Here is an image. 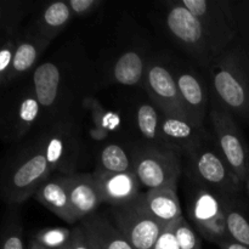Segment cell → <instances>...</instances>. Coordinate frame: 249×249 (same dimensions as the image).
I'll return each instance as SVG.
<instances>
[{
    "instance_id": "obj_1",
    "label": "cell",
    "mask_w": 249,
    "mask_h": 249,
    "mask_svg": "<svg viewBox=\"0 0 249 249\" xmlns=\"http://www.w3.org/2000/svg\"><path fill=\"white\" fill-rule=\"evenodd\" d=\"M31 79L41 107L39 125L78 117L84 102L91 99L100 87L96 66L77 43L62 46L50 57L41 60Z\"/></svg>"
},
{
    "instance_id": "obj_2",
    "label": "cell",
    "mask_w": 249,
    "mask_h": 249,
    "mask_svg": "<svg viewBox=\"0 0 249 249\" xmlns=\"http://www.w3.org/2000/svg\"><path fill=\"white\" fill-rule=\"evenodd\" d=\"M211 99L249 124V16L237 38L206 70Z\"/></svg>"
},
{
    "instance_id": "obj_3",
    "label": "cell",
    "mask_w": 249,
    "mask_h": 249,
    "mask_svg": "<svg viewBox=\"0 0 249 249\" xmlns=\"http://www.w3.org/2000/svg\"><path fill=\"white\" fill-rule=\"evenodd\" d=\"M53 175L44 151L34 134L12 146L0 170V197L7 206H17L33 197Z\"/></svg>"
},
{
    "instance_id": "obj_4",
    "label": "cell",
    "mask_w": 249,
    "mask_h": 249,
    "mask_svg": "<svg viewBox=\"0 0 249 249\" xmlns=\"http://www.w3.org/2000/svg\"><path fill=\"white\" fill-rule=\"evenodd\" d=\"M41 107L34 92L31 75L0 90V140L17 145L39 125Z\"/></svg>"
},
{
    "instance_id": "obj_5",
    "label": "cell",
    "mask_w": 249,
    "mask_h": 249,
    "mask_svg": "<svg viewBox=\"0 0 249 249\" xmlns=\"http://www.w3.org/2000/svg\"><path fill=\"white\" fill-rule=\"evenodd\" d=\"M184 173L192 184L221 197L245 195L243 185L228 164L209 134L198 146L182 156Z\"/></svg>"
},
{
    "instance_id": "obj_6",
    "label": "cell",
    "mask_w": 249,
    "mask_h": 249,
    "mask_svg": "<svg viewBox=\"0 0 249 249\" xmlns=\"http://www.w3.org/2000/svg\"><path fill=\"white\" fill-rule=\"evenodd\" d=\"M32 134L38 139L53 174L78 173L85 148L78 117L49 122Z\"/></svg>"
},
{
    "instance_id": "obj_7",
    "label": "cell",
    "mask_w": 249,
    "mask_h": 249,
    "mask_svg": "<svg viewBox=\"0 0 249 249\" xmlns=\"http://www.w3.org/2000/svg\"><path fill=\"white\" fill-rule=\"evenodd\" d=\"M163 23L169 38L198 68L206 71L220 55L201 21L182 6L180 0L165 2Z\"/></svg>"
},
{
    "instance_id": "obj_8",
    "label": "cell",
    "mask_w": 249,
    "mask_h": 249,
    "mask_svg": "<svg viewBox=\"0 0 249 249\" xmlns=\"http://www.w3.org/2000/svg\"><path fill=\"white\" fill-rule=\"evenodd\" d=\"M134 173L141 186L148 190L177 187L184 173L182 155L163 146L131 143Z\"/></svg>"
},
{
    "instance_id": "obj_9",
    "label": "cell",
    "mask_w": 249,
    "mask_h": 249,
    "mask_svg": "<svg viewBox=\"0 0 249 249\" xmlns=\"http://www.w3.org/2000/svg\"><path fill=\"white\" fill-rule=\"evenodd\" d=\"M212 138L236 177L243 182L249 168V143L235 117L211 99L208 111Z\"/></svg>"
},
{
    "instance_id": "obj_10",
    "label": "cell",
    "mask_w": 249,
    "mask_h": 249,
    "mask_svg": "<svg viewBox=\"0 0 249 249\" xmlns=\"http://www.w3.org/2000/svg\"><path fill=\"white\" fill-rule=\"evenodd\" d=\"M189 223L201 237L214 245L231 240L226 228L224 197L191 182L187 196Z\"/></svg>"
},
{
    "instance_id": "obj_11",
    "label": "cell",
    "mask_w": 249,
    "mask_h": 249,
    "mask_svg": "<svg viewBox=\"0 0 249 249\" xmlns=\"http://www.w3.org/2000/svg\"><path fill=\"white\" fill-rule=\"evenodd\" d=\"M141 88L145 89L148 100L160 114L186 119L177 82L172 72V58L152 55L148 61Z\"/></svg>"
},
{
    "instance_id": "obj_12",
    "label": "cell",
    "mask_w": 249,
    "mask_h": 249,
    "mask_svg": "<svg viewBox=\"0 0 249 249\" xmlns=\"http://www.w3.org/2000/svg\"><path fill=\"white\" fill-rule=\"evenodd\" d=\"M172 72L177 82L186 119L198 128H204L211 106L208 82L197 68L189 63L174 62L172 60Z\"/></svg>"
},
{
    "instance_id": "obj_13",
    "label": "cell",
    "mask_w": 249,
    "mask_h": 249,
    "mask_svg": "<svg viewBox=\"0 0 249 249\" xmlns=\"http://www.w3.org/2000/svg\"><path fill=\"white\" fill-rule=\"evenodd\" d=\"M109 219L134 249H153L167 226L153 219L136 199L123 207H111Z\"/></svg>"
},
{
    "instance_id": "obj_14",
    "label": "cell",
    "mask_w": 249,
    "mask_h": 249,
    "mask_svg": "<svg viewBox=\"0 0 249 249\" xmlns=\"http://www.w3.org/2000/svg\"><path fill=\"white\" fill-rule=\"evenodd\" d=\"M50 44V40L39 36L28 26L21 27L17 32L14 60L5 87L31 75L41 62V56L48 50Z\"/></svg>"
},
{
    "instance_id": "obj_15",
    "label": "cell",
    "mask_w": 249,
    "mask_h": 249,
    "mask_svg": "<svg viewBox=\"0 0 249 249\" xmlns=\"http://www.w3.org/2000/svg\"><path fill=\"white\" fill-rule=\"evenodd\" d=\"M102 203L123 207L140 196L141 184L134 172L108 173L96 169L92 173Z\"/></svg>"
},
{
    "instance_id": "obj_16",
    "label": "cell",
    "mask_w": 249,
    "mask_h": 249,
    "mask_svg": "<svg viewBox=\"0 0 249 249\" xmlns=\"http://www.w3.org/2000/svg\"><path fill=\"white\" fill-rule=\"evenodd\" d=\"M209 135L206 128H198L191 122L179 117L160 116V138L163 147L184 156L198 146Z\"/></svg>"
},
{
    "instance_id": "obj_17",
    "label": "cell",
    "mask_w": 249,
    "mask_h": 249,
    "mask_svg": "<svg viewBox=\"0 0 249 249\" xmlns=\"http://www.w3.org/2000/svg\"><path fill=\"white\" fill-rule=\"evenodd\" d=\"M66 182L70 192L71 206L78 223L96 213L99 207L104 204L92 173L66 175Z\"/></svg>"
},
{
    "instance_id": "obj_18",
    "label": "cell",
    "mask_w": 249,
    "mask_h": 249,
    "mask_svg": "<svg viewBox=\"0 0 249 249\" xmlns=\"http://www.w3.org/2000/svg\"><path fill=\"white\" fill-rule=\"evenodd\" d=\"M136 202L146 213L164 226L184 216L177 187L147 190L145 194L141 192Z\"/></svg>"
},
{
    "instance_id": "obj_19",
    "label": "cell",
    "mask_w": 249,
    "mask_h": 249,
    "mask_svg": "<svg viewBox=\"0 0 249 249\" xmlns=\"http://www.w3.org/2000/svg\"><path fill=\"white\" fill-rule=\"evenodd\" d=\"M152 55L145 48H130L117 57L111 67V83L123 87H142L148 61Z\"/></svg>"
},
{
    "instance_id": "obj_20",
    "label": "cell",
    "mask_w": 249,
    "mask_h": 249,
    "mask_svg": "<svg viewBox=\"0 0 249 249\" xmlns=\"http://www.w3.org/2000/svg\"><path fill=\"white\" fill-rule=\"evenodd\" d=\"M34 198L43 207L67 224H77L71 206L66 175L53 174L34 195Z\"/></svg>"
},
{
    "instance_id": "obj_21",
    "label": "cell",
    "mask_w": 249,
    "mask_h": 249,
    "mask_svg": "<svg viewBox=\"0 0 249 249\" xmlns=\"http://www.w3.org/2000/svg\"><path fill=\"white\" fill-rule=\"evenodd\" d=\"M73 18L68 2L57 0L46 2L40 9L34 10L33 18L27 26L53 43Z\"/></svg>"
},
{
    "instance_id": "obj_22",
    "label": "cell",
    "mask_w": 249,
    "mask_h": 249,
    "mask_svg": "<svg viewBox=\"0 0 249 249\" xmlns=\"http://www.w3.org/2000/svg\"><path fill=\"white\" fill-rule=\"evenodd\" d=\"M79 224L95 248L134 249L106 214L96 212L83 219Z\"/></svg>"
},
{
    "instance_id": "obj_23",
    "label": "cell",
    "mask_w": 249,
    "mask_h": 249,
    "mask_svg": "<svg viewBox=\"0 0 249 249\" xmlns=\"http://www.w3.org/2000/svg\"><path fill=\"white\" fill-rule=\"evenodd\" d=\"M245 196L224 197V206L230 238L249 247V201Z\"/></svg>"
},
{
    "instance_id": "obj_24",
    "label": "cell",
    "mask_w": 249,
    "mask_h": 249,
    "mask_svg": "<svg viewBox=\"0 0 249 249\" xmlns=\"http://www.w3.org/2000/svg\"><path fill=\"white\" fill-rule=\"evenodd\" d=\"M97 169L108 173L134 172L131 145L117 142L102 146L97 155Z\"/></svg>"
},
{
    "instance_id": "obj_25",
    "label": "cell",
    "mask_w": 249,
    "mask_h": 249,
    "mask_svg": "<svg viewBox=\"0 0 249 249\" xmlns=\"http://www.w3.org/2000/svg\"><path fill=\"white\" fill-rule=\"evenodd\" d=\"M160 112L153 106L152 102H141L136 106L135 129L140 140L138 142L148 145L162 146L160 138Z\"/></svg>"
},
{
    "instance_id": "obj_26",
    "label": "cell",
    "mask_w": 249,
    "mask_h": 249,
    "mask_svg": "<svg viewBox=\"0 0 249 249\" xmlns=\"http://www.w3.org/2000/svg\"><path fill=\"white\" fill-rule=\"evenodd\" d=\"M0 249H27L21 214L17 206H7L0 223Z\"/></svg>"
},
{
    "instance_id": "obj_27",
    "label": "cell",
    "mask_w": 249,
    "mask_h": 249,
    "mask_svg": "<svg viewBox=\"0 0 249 249\" xmlns=\"http://www.w3.org/2000/svg\"><path fill=\"white\" fill-rule=\"evenodd\" d=\"M33 4L18 0H0V32H16L22 21L34 11Z\"/></svg>"
},
{
    "instance_id": "obj_28",
    "label": "cell",
    "mask_w": 249,
    "mask_h": 249,
    "mask_svg": "<svg viewBox=\"0 0 249 249\" xmlns=\"http://www.w3.org/2000/svg\"><path fill=\"white\" fill-rule=\"evenodd\" d=\"M72 238V229L46 228L36 231L32 240L49 249H67Z\"/></svg>"
},
{
    "instance_id": "obj_29",
    "label": "cell",
    "mask_w": 249,
    "mask_h": 249,
    "mask_svg": "<svg viewBox=\"0 0 249 249\" xmlns=\"http://www.w3.org/2000/svg\"><path fill=\"white\" fill-rule=\"evenodd\" d=\"M18 31L0 32V90L4 89L6 85L7 75L14 60L16 36Z\"/></svg>"
},
{
    "instance_id": "obj_30",
    "label": "cell",
    "mask_w": 249,
    "mask_h": 249,
    "mask_svg": "<svg viewBox=\"0 0 249 249\" xmlns=\"http://www.w3.org/2000/svg\"><path fill=\"white\" fill-rule=\"evenodd\" d=\"M173 226L180 249H202L201 236L184 216L173 223Z\"/></svg>"
},
{
    "instance_id": "obj_31",
    "label": "cell",
    "mask_w": 249,
    "mask_h": 249,
    "mask_svg": "<svg viewBox=\"0 0 249 249\" xmlns=\"http://www.w3.org/2000/svg\"><path fill=\"white\" fill-rule=\"evenodd\" d=\"M73 17H83L96 11L104 2L101 0H67Z\"/></svg>"
},
{
    "instance_id": "obj_32",
    "label": "cell",
    "mask_w": 249,
    "mask_h": 249,
    "mask_svg": "<svg viewBox=\"0 0 249 249\" xmlns=\"http://www.w3.org/2000/svg\"><path fill=\"white\" fill-rule=\"evenodd\" d=\"M153 249H180L177 237H175L173 224L168 225L160 233V238L156 242Z\"/></svg>"
},
{
    "instance_id": "obj_33",
    "label": "cell",
    "mask_w": 249,
    "mask_h": 249,
    "mask_svg": "<svg viewBox=\"0 0 249 249\" xmlns=\"http://www.w3.org/2000/svg\"><path fill=\"white\" fill-rule=\"evenodd\" d=\"M67 249H92L89 238H88L87 233L84 232L80 224H78L72 229V238H71Z\"/></svg>"
},
{
    "instance_id": "obj_34",
    "label": "cell",
    "mask_w": 249,
    "mask_h": 249,
    "mask_svg": "<svg viewBox=\"0 0 249 249\" xmlns=\"http://www.w3.org/2000/svg\"><path fill=\"white\" fill-rule=\"evenodd\" d=\"M218 246L220 249H249V247H247V246H243L241 245V243L235 242V241L232 240L224 241V242H221L220 245Z\"/></svg>"
},
{
    "instance_id": "obj_35",
    "label": "cell",
    "mask_w": 249,
    "mask_h": 249,
    "mask_svg": "<svg viewBox=\"0 0 249 249\" xmlns=\"http://www.w3.org/2000/svg\"><path fill=\"white\" fill-rule=\"evenodd\" d=\"M242 185H243V191H245V195L247 196V198L249 201V168L247 170V174H246L245 179H243Z\"/></svg>"
},
{
    "instance_id": "obj_36",
    "label": "cell",
    "mask_w": 249,
    "mask_h": 249,
    "mask_svg": "<svg viewBox=\"0 0 249 249\" xmlns=\"http://www.w3.org/2000/svg\"><path fill=\"white\" fill-rule=\"evenodd\" d=\"M27 249H49V248L43 247V246L38 245V243L34 242L33 240H31V242H29V245H28V247H27Z\"/></svg>"
},
{
    "instance_id": "obj_37",
    "label": "cell",
    "mask_w": 249,
    "mask_h": 249,
    "mask_svg": "<svg viewBox=\"0 0 249 249\" xmlns=\"http://www.w3.org/2000/svg\"><path fill=\"white\" fill-rule=\"evenodd\" d=\"M90 245H91V242H90ZM91 248H92V249H97V248H95L94 246H92V245H91Z\"/></svg>"
}]
</instances>
